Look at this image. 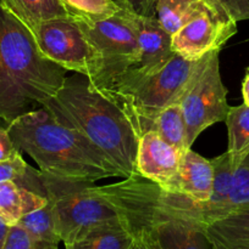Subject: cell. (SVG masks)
Segmentation results:
<instances>
[{
    "instance_id": "6da1fadb",
    "label": "cell",
    "mask_w": 249,
    "mask_h": 249,
    "mask_svg": "<svg viewBox=\"0 0 249 249\" xmlns=\"http://www.w3.org/2000/svg\"><path fill=\"white\" fill-rule=\"evenodd\" d=\"M42 107L56 121L84 136L117 168L121 178L138 175L136 157L142 134L114 95L76 73L66 75L58 92Z\"/></svg>"
},
{
    "instance_id": "7a4b0ae2",
    "label": "cell",
    "mask_w": 249,
    "mask_h": 249,
    "mask_svg": "<svg viewBox=\"0 0 249 249\" xmlns=\"http://www.w3.org/2000/svg\"><path fill=\"white\" fill-rule=\"evenodd\" d=\"M94 189L114 209L134 249L211 248L204 231L177 213L160 185L134 175Z\"/></svg>"
},
{
    "instance_id": "3957f363",
    "label": "cell",
    "mask_w": 249,
    "mask_h": 249,
    "mask_svg": "<svg viewBox=\"0 0 249 249\" xmlns=\"http://www.w3.org/2000/svg\"><path fill=\"white\" fill-rule=\"evenodd\" d=\"M65 68L46 60L31 32L0 0V121L9 124L58 92Z\"/></svg>"
},
{
    "instance_id": "277c9868",
    "label": "cell",
    "mask_w": 249,
    "mask_h": 249,
    "mask_svg": "<svg viewBox=\"0 0 249 249\" xmlns=\"http://www.w3.org/2000/svg\"><path fill=\"white\" fill-rule=\"evenodd\" d=\"M20 152L27 153L42 173L93 182L121 173L78 131L63 125L44 107L29 111L6 125Z\"/></svg>"
},
{
    "instance_id": "5b68a950",
    "label": "cell",
    "mask_w": 249,
    "mask_h": 249,
    "mask_svg": "<svg viewBox=\"0 0 249 249\" xmlns=\"http://www.w3.org/2000/svg\"><path fill=\"white\" fill-rule=\"evenodd\" d=\"M211 53L199 60H187L176 53L153 74H143L131 67L104 90L120 100L143 134L150 130L154 118L164 108L181 101Z\"/></svg>"
},
{
    "instance_id": "8992f818",
    "label": "cell",
    "mask_w": 249,
    "mask_h": 249,
    "mask_svg": "<svg viewBox=\"0 0 249 249\" xmlns=\"http://www.w3.org/2000/svg\"><path fill=\"white\" fill-rule=\"evenodd\" d=\"M41 192L53 207L56 230L67 249H75L100 224L117 218L114 209L95 191L93 182L65 179L38 172Z\"/></svg>"
},
{
    "instance_id": "52a82bcc",
    "label": "cell",
    "mask_w": 249,
    "mask_h": 249,
    "mask_svg": "<svg viewBox=\"0 0 249 249\" xmlns=\"http://www.w3.org/2000/svg\"><path fill=\"white\" fill-rule=\"evenodd\" d=\"M75 21L94 46L102 62L98 79L95 82L89 80L93 85L106 89L120 74L138 63L139 44L133 12L121 7L117 14L109 18Z\"/></svg>"
},
{
    "instance_id": "ba28073f",
    "label": "cell",
    "mask_w": 249,
    "mask_h": 249,
    "mask_svg": "<svg viewBox=\"0 0 249 249\" xmlns=\"http://www.w3.org/2000/svg\"><path fill=\"white\" fill-rule=\"evenodd\" d=\"M37 49L43 57L66 71L98 79L102 62L97 50L72 17L44 21L31 31Z\"/></svg>"
},
{
    "instance_id": "9c48e42d",
    "label": "cell",
    "mask_w": 249,
    "mask_h": 249,
    "mask_svg": "<svg viewBox=\"0 0 249 249\" xmlns=\"http://www.w3.org/2000/svg\"><path fill=\"white\" fill-rule=\"evenodd\" d=\"M220 51H212L180 101L189 147L205 129L225 122L228 113L227 89L220 73Z\"/></svg>"
},
{
    "instance_id": "30bf717a",
    "label": "cell",
    "mask_w": 249,
    "mask_h": 249,
    "mask_svg": "<svg viewBox=\"0 0 249 249\" xmlns=\"http://www.w3.org/2000/svg\"><path fill=\"white\" fill-rule=\"evenodd\" d=\"M237 33V22L216 0H202L198 11L172 36V50L187 60H199Z\"/></svg>"
},
{
    "instance_id": "8fae6325",
    "label": "cell",
    "mask_w": 249,
    "mask_h": 249,
    "mask_svg": "<svg viewBox=\"0 0 249 249\" xmlns=\"http://www.w3.org/2000/svg\"><path fill=\"white\" fill-rule=\"evenodd\" d=\"M183 153L164 140L156 131L148 130L139 138L136 168L139 177L165 186L176 177Z\"/></svg>"
},
{
    "instance_id": "7c38bea8",
    "label": "cell",
    "mask_w": 249,
    "mask_h": 249,
    "mask_svg": "<svg viewBox=\"0 0 249 249\" xmlns=\"http://www.w3.org/2000/svg\"><path fill=\"white\" fill-rule=\"evenodd\" d=\"M133 22L139 44V61L133 68L143 74L159 72L176 55L172 50V34L155 16H141L133 12Z\"/></svg>"
},
{
    "instance_id": "4fadbf2b",
    "label": "cell",
    "mask_w": 249,
    "mask_h": 249,
    "mask_svg": "<svg viewBox=\"0 0 249 249\" xmlns=\"http://www.w3.org/2000/svg\"><path fill=\"white\" fill-rule=\"evenodd\" d=\"M214 184V168L211 160H207L192 147L182 156L176 177L161 186L165 191L183 195L195 202L209 201Z\"/></svg>"
},
{
    "instance_id": "5bb4252c",
    "label": "cell",
    "mask_w": 249,
    "mask_h": 249,
    "mask_svg": "<svg viewBox=\"0 0 249 249\" xmlns=\"http://www.w3.org/2000/svg\"><path fill=\"white\" fill-rule=\"evenodd\" d=\"M204 235L214 249H249V208L214 221Z\"/></svg>"
},
{
    "instance_id": "9a60e30c",
    "label": "cell",
    "mask_w": 249,
    "mask_h": 249,
    "mask_svg": "<svg viewBox=\"0 0 249 249\" xmlns=\"http://www.w3.org/2000/svg\"><path fill=\"white\" fill-rule=\"evenodd\" d=\"M46 202L45 196L19 182H0V218L9 226L17 224L26 214L39 209Z\"/></svg>"
},
{
    "instance_id": "2e32d148",
    "label": "cell",
    "mask_w": 249,
    "mask_h": 249,
    "mask_svg": "<svg viewBox=\"0 0 249 249\" xmlns=\"http://www.w3.org/2000/svg\"><path fill=\"white\" fill-rule=\"evenodd\" d=\"M29 32L44 21L71 17L61 0H1Z\"/></svg>"
},
{
    "instance_id": "e0dca14e",
    "label": "cell",
    "mask_w": 249,
    "mask_h": 249,
    "mask_svg": "<svg viewBox=\"0 0 249 249\" xmlns=\"http://www.w3.org/2000/svg\"><path fill=\"white\" fill-rule=\"evenodd\" d=\"M19 223L33 238L36 249H56L59 247L61 238L56 230L53 207L49 201L39 209L26 214Z\"/></svg>"
},
{
    "instance_id": "ac0fdd59",
    "label": "cell",
    "mask_w": 249,
    "mask_h": 249,
    "mask_svg": "<svg viewBox=\"0 0 249 249\" xmlns=\"http://www.w3.org/2000/svg\"><path fill=\"white\" fill-rule=\"evenodd\" d=\"M225 123L228 134V152L234 167H238L249 153V105L229 107Z\"/></svg>"
},
{
    "instance_id": "d6986e66",
    "label": "cell",
    "mask_w": 249,
    "mask_h": 249,
    "mask_svg": "<svg viewBox=\"0 0 249 249\" xmlns=\"http://www.w3.org/2000/svg\"><path fill=\"white\" fill-rule=\"evenodd\" d=\"M75 249H134V245L119 218H115L93 229Z\"/></svg>"
},
{
    "instance_id": "ffe728a7",
    "label": "cell",
    "mask_w": 249,
    "mask_h": 249,
    "mask_svg": "<svg viewBox=\"0 0 249 249\" xmlns=\"http://www.w3.org/2000/svg\"><path fill=\"white\" fill-rule=\"evenodd\" d=\"M150 130L156 131L170 145L185 153L188 150L187 125L180 102L164 108L151 123Z\"/></svg>"
},
{
    "instance_id": "44dd1931",
    "label": "cell",
    "mask_w": 249,
    "mask_h": 249,
    "mask_svg": "<svg viewBox=\"0 0 249 249\" xmlns=\"http://www.w3.org/2000/svg\"><path fill=\"white\" fill-rule=\"evenodd\" d=\"M202 0H156L155 18L170 34H175L198 11Z\"/></svg>"
},
{
    "instance_id": "7402d4cb",
    "label": "cell",
    "mask_w": 249,
    "mask_h": 249,
    "mask_svg": "<svg viewBox=\"0 0 249 249\" xmlns=\"http://www.w3.org/2000/svg\"><path fill=\"white\" fill-rule=\"evenodd\" d=\"M244 208H249V153L234 172L232 187L220 208L217 220Z\"/></svg>"
},
{
    "instance_id": "603a6c76",
    "label": "cell",
    "mask_w": 249,
    "mask_h": 249,
    "mask_svg": "<svg viewBox=\"0 0 249 249\" xmlns=\"http://www.w3.org/2000/svg\"><path fill=\"white\" fill-rule=\"evenodd\" d=\"M70 16L82 21L109 18L121 10L115 0H61Z\"/></svg>"
},
{
    "instance_id": "cb8c5ba5",
    "label": "cell",
    "mask_w": 249,
    "mask_h": 249,
    "mask_svg": "<svg viewBox=\"0 0 249 249\" xmlns=\"http://www.w3.org/2000/svg\"><path fill=\"white\" fill-rule=\"evenodd\" d=\"M29 169L31 167L24 162L22 156L15 160L0 162V182L16 181L21 185L28 175Z\"/></svg>"
},
{
    "instance_id": "d4e9b609",
    "label": "cell",
    "mask_w": 249,
    "mask_h": 249,
    "mask_svg": "<svg viewBox=\"0 0 249 249\" xmlns=\"http://www.w3.org/2000/svg\"><path fill=\"white\" fill-rule=\"evenodd\" d=\"M2 249H36L33 238L20 223L10 225Z\"/></svg>"
},
{
    "instance_id": "484cf974",
    "label": "cell",
    "mask_w": 249,
    "mask_h": 249,
    "mask_svg": "<svg viewBox=\"0 0 249 249\" xmlns=\"http://www.w3.org/2000/svg\"><path fill=\"white\" fill-rule=\"evenodd\" d=\"M236 22L249 19V0H216Z\"/></svg>"
},
{
    "instance_id": "4316f807",
    "label": "cell",
    "mask_w": 249,
    "mask_h": 249,
    "mask_svg": "<svg viewBox=\"0 0 249 249\" xmlns=\"http://www.w3.org/2000/svg\"><path fill=\"white\" fill-rule=\"evenodd\" d=\"M19 156H21V152L12 141L7 128L0 125V162L15 160Z\"/></svg>"
},
{
    "instance_id": "83f0119b",
    "label": "cell",
    "mask_w": 249,
    "mask_h": 249,
    "mask_svg": "<svg viewBox=\"0 0 249 249\" xmlns=\"http://www.w3.org/2000/svg\"><path fill=\"white\" fill-rule=\"evenodd\" d=\"M121 7L141 16H154L156 0H115Z\"/></svg>"
},
{
    "instance_id": "f1b7e54d",
    "label": "cell",
    "mask_w": 249,
    "mask_h": 249,
    "mask_svg": "<svg viewBox=\"0 0 249 249\" xmlns=\"http://www.w3.org/2000/svg\"><path fill=\"white\" fill-rule=\"evenodd\" d=\"M242 96L244 104L249 105V67L247 68L243 83H242Z\"/></svg>"
},
{
    "instance_id": "f546056e",
    "label": "cell",
    "mask_w": 249,
    "mask_h": 249,
    "mask_svg": "<svg viewBox=\"0 0 249 249\" xmlns=\"http://www.w3.org/2000/svg\"><path fill=\"white\" fill-rule=\"evenodd\" d=\"M7 230H9V225L0 218V249H2V246H4L5 238H6Z\"/></svg>"
}]
</instances>
